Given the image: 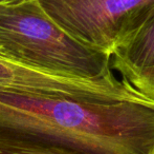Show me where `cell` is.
I'll list each match as a JSON object with an SVG mask.
<instances>
[{
	"mask_svg": "<svg viewBox=\"0 0 154 154\" xmlns=\"http://www.w3.org/2000/svg\"><path fill=\"white\" fill-rule=\"evenodd\" d=\"M0 134L89 154H154V100L0 93Z\"/></svg>",
	"mask_w": 154,
	"mask_h": 154,
	"instance_id": "1",
	"label": "cell"
},
{
	"mask_svg": "<svg viewBox=\"0 0 154 154\" xmlns=\"http://www.w3.org/2000/svg\"><path fill=\"white\" fill-rule=\"evenodd\" d=\"M0 56L63 76L94 78L111 70V56L71 38L38 0L0 6Z\"/></svg>",
	"mask_w": 154,
	"mask_h": 154,
	"instance_id": "2",
	"label": "cell"
},
{
	"mask_svg": "<svg viewBox=\"0 0 154 154\" xmlns=\"http://www.w3.org/2000/svg\"><path fill=\"white\" fill-rule=\"evenodd\" d=\"M71 38L109 56L154 15V0H38Z\"/></svg>",
	"mask_w": 154,
	"mask_h": 154,
	"instance_id": "3",
	"label": "cell"
},
{
	"mask_svg": "<svg viewBox=\"0 0 154 154\" xmlns=\"http://www.w3.org/2000/svg\"><path fill=\"white\" fill-rule=\"evenodd\" d=\"M0 93L81 99L135 100L143 97L127 80L110 70L103 76L80 78L35 70L0 56Z\"/></svg>",
	"mask_w": 154,
	"mask_h": 154,
	"instance_id": "4",
	"label": "cell"
},
{
	"mask_svg": "<svg viewBox=\"0 0 154 154\" xmlns=\"http://www.w3.org/2000/svg\"><path fill=\"white\" fill-rule=\"evenodd\" d=\"M112 68L121 75L154 67V15L111 56Z\"/></svg>",
	"mask_w": 154,
	"mask_h": 154,
	"instance_id": "5",
	"label": "cell"
},
{
	"mask_svg": "<svg viewBox=\"0 0 154 154\" xmlns=\"http://www.w3.org/2000/svg\"><path fill=\"white\" fill-rule=\"evenodd\" d=\"M0 154H89L51 143L0 134Z\"/></svg>",
	"mask_w": 154,
	"mask_h": 154,
	"instance_id": "6",
	"label": "cell"
},
{
	"mask_svg": "<svg viewBox=\"0 0 154 154\" xmlns=\"http://www.w3.org/2000/svg\"><path fill=\"white\" fill-rule=\"evenodd\" d=\"M137 92L149 99L154 100V67L138 71H130L122 74Z\"/></svg>",
	"mask_w": 154,
	"mask_h": 154,
	"instance_id": "7",
	"label": "cell"
},
{
	"mask_svg": "<svg viewBox=\"0 0 154 154\" xmlns=\"http://www.w3.org/2000/svg\"><path fill=\"white\" fill-rule=\"evenodd\" d=\"M20 1H22V0H0V6L8 5V4L18 3V2H20Z\"/></svg>",
	"mask_w": 154,
	"mask_h": 154,
	"instance_id": "8",
	"label": "cell"
}]
</instances>
